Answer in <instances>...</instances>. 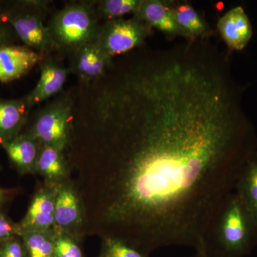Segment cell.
Here are the masks:
<instances>
[{
    "label": "cell",
    "instance_id": "obj_7",
    "mask_svg": "<svg viewBox=\"0 0 257 257\" xmlns=\"http://www.w3.org/2000/svg\"><path fill=\"white\" fill-rule=\"evenodd\" d=\"M85 207L70 178L58 184L55 199V228L82 238L85 235Z\"/></svg>",
    "mask_w": 257,
    "mask_h": 257
},
{
    "label": "cell",
    "instance_id": "obj_12",
    "mask_svg": "<svg viewBox=\"0 0 257 257\" xmlns=\"http://www.w3.org/2000/svg\"><path fill=\"white\" fill-rule=\"evenodd\" d=\"M74 55L72 68L85 82L101 79L111 66L112 58L106 55L95 41L84 45Z\"/></svg>",
    "mask_w": 257,
    "mask_h": 257
},
{
    "label": "cell",
    "instance_id": "obj_8",
    "mask_svg": "<svg viewBox=\"0 0 257 257\" xmlns=\"http://www.w3.org/2000/svg\"><path fill=\"white\" fill-rule=\"evenodd\" d=\"M57 187L58 184L45 182L35 192L26 214L18 224L20 234L23 231L54 229Z\"/></svg>",
    "mask_w": 257,
    "mask_h": 257
},
{
    "label": "cell",
    "instance_id": "obj_5",
    "mask_svg": "<svg viewBox=\"0 0 257 257\" xmlns=\"http://www.w3.org/2000/svg\"><path fill=\"white\" fill-rule=\"evenodd\" d=\"M23 8L8 15L7 20L25 46L45 57L54 49H57L44 20L47 3L27 1L23 2Z\"/></svg>",
    "mask_w": 257,
    "mask_h": 257
},
{
    "label": "cell",
    "instance_id": "obj_24",
    "mask_svg": "<svg viewBox=\"0 0 257 257\" xmlns=\"http://www.w3.org/2000/svg\"><path fill=\"white\" fill-rule=\"evenodd\" d=\"M20 235L18 224L0 212V243Z\"/></svg>",
    "mask_w": 257,
    "mask_h": 257
},
{
    "label": "cell",
    "instance_id": "obj_26",
    "mask_svg": "<svg viewBox=\"0 0 257 257\" xmlns=\"http://www.w3.org/2000/svg\"><path fill=\"white\" fill-rule=\"evenodd\" d=\"M8 192L6 189L0 188V207L3 205L7 197H8Z\"/></svg>",
    "mask_w": 257,
    "mask_h": 257
},
{
    "label": "cell",
    "instance_id": "obj_14",
    "mask_svg": "<svg viewBox=\"0 0 257 257\" xmlns=\"http://www.w3.org/2000/svg\"><path fill=\"white\" fill-rule=\"evenodd\" d=\"M12 163L22 175L36 174L41 144L30 134H20L2 145Z\"/></svg>",
    "mask_w": 257,
    "mask_h": 257
},
{
    "label": "cell",
    "instance_id": "obj_13",
    "mask_svg": "<svg viewBox=\"0 0 257 257\" xmlns=\"http://www.w3.org/2000/svg\"><path fill=\"white\" fill-rule=\"evenodd\" d=\"M173 1L143 0L133 16L138 17L150 28H156L171 39L180 36L174 15Z\"/></svg>",
    "mask_w": 257,
    "mask_h": 257
},
{
    "label": "cell",
    "instance_id": "obj_4",
    "mask_svg": "<svg viewBox=\"0 0 257 257\" xmlns=\"http://www.w3.org/2000/svg\"><path fill=\"white\" fill-rule=\"evenodd\" d=\"M73 104L68 96H61L37 114L28 133L41 145L65 151L70 144Z\"/></svg>",
    "mask_w": 257,
    "mask_h": 257
},
{
    "label": "cell",
    "instance_id": "obj_15",
    "mask_svg": "<svg viewBox=\"0 0 257 257\" xmlns=\"http://www.w3.org/2000/svg\"><path fill=\"white\" fill-rule=\"evenodd\" d=\"M174 15L181 37L185 40L209 38L212 30L201 15L187 2L173 1Z\"/></svg>",
    "mask_w": 257,
    "mask_h": 257
},
{
    "label": "cell",
    "instance_id": "obj_11",
    "mask_svg": "<svg viewBox=\"0 0 257 257\" xmlns=\"http://www.w3.org/2000/svg\"><path fill=\"white\" fill-rule=\"evenodd\" d=\"M217 30L231 51L243 50L253 35L251 22L241 6L235 7L225 13L218 21Z\"/></svg>",
    "mask_w": 257,
    "mask_h": 257
},
{
    "label": "cell",
    "instance_id": "obj_16",
    "mask_svg": "<svg viewBox=\"0 0 257 257\" xmlns=\"http://www.w3.org/2000/svg\"><path fill=\"white\" fill-rule=\"evenodd\" d=\"M64 152L56 147L42 145L35 172L43 177L45 183L60 184L69 178L70 166Z\"/></svg>",
    "mask_w": 257,
    "mask_h": 257
},
{
    "label": "cell",
    "instance_id": "obj_19",
    "mask_svg": "<svg viewBox=\"0 0 257 257\" xmlns=\"http://www.w3.org/2000/svg\"><path fill=\"white\" fill-rule=\"evenodd\" d=\"M27 257H55L54 231H27L20 233Z\"/></svg>",
    "mask_w": 257,
    "mask_h": 257
},
{
    "label": "cell",
    "instance_id": "obj_6",
    "mask_svg": "<svg viewBox=\"0 0 257 257\" xmlns=\"http://www.w3.org/2000/svg\"><path fill=\"white\" fill-rule=\"evenodd\" d=\"M152 29L138 17L109 20L101 26L95 42L111 57L143 46Z\"/></svg>",
    "mask_w": 257,
    "mask_h": 257
},
{
    "label": "cell",
    "instance_id": "obj_27",
    "mask_svg": "<svg viewBox=\"0 0 257 257\" xmlns=\"http://www.w3.org/2000/svg\"><path fill=\"white\" fill-rule=\"evenodd\" d=\"M194 257H215V256H209V255H195Z\"/></svg>",
    "mask_w": 257,
    "mask_h": 257
},
{
    "label": "cell",
    "instance_id": "obj_20",
    "mask_svg": "<svg viewBox=\"0 0 257 257\" xmlns=\"http://www.w3.org/2000/svg\"><path fill=\"white\" fill-rule=\"evenodd\" d=\"M143 0H103L96 3L98 18L106 21L124 18L125 15H135Z\"/></svg>",
    "mask_w": 257,
    "mask_h": 257
},
{
    "label": "cell",
    "instance_id": "obj_2",
    "mask_svg": "<svg viewBox=\"0 0 257 257\" xmlns=\"http://www.w3.org/2000/svg\"><path fill=\"white\" fill-rule=\"evenodd\" d=\"M257 246V226L234 192L216 220L207 241V255L244 257Z\"/></svg>",
    "mask_w": 257,
    "mask_h": 257
},
{
    "label": "cell",
    "instance_id": "obj_18",
    "mask_svg": "<svg viewBox=\"0 0 257 257\" xmlns=\"http://www.w3.org/2000/svg\"><path fill=\"white\" fill-rule=\"evenodd\" d=\"M234 192L257 226V153L243 169Z\"/></svg>",
    "mask_w": 257,
    "mask_h": 257
},
{
    "label": "cell",
    "instance_id": "obj_22",
    "mask_svg": "<svg viewBox=\"0 0 257 257\" xmlns=\"http://www.w3.org/2000/svg\"><path fill=\"white\" fill-rule=\"evenodd\" d=\"M55 257H85L81 238L66 231L53 229Z\"/></svg>",
    "mask_w": 257,
    "mask_h": 257
},
{
    "label": "cell",
    "instance_id": "obj_23",
    "mask_svg": "<svg viewBox=\"0 0 257 257\" xmlns=\"http://www.w3.org/2000/svg\"><path fill=\"white\" fill-rule=\"evenodd\" d=\"M0 257H27L20 236H14L0 243Z\"/></svg>",
    "mask_w": 257,
    "mask_h": 257
},
{
    "label": "cell",
    "instance_id": "obj_1",
    "mask_svg": "<svg viewBox=\"0 0 257 257\" xmlns=\"http://www.w3.org/2000/svg\"><path fill=\"white\" fill-rule=\"evenodd\" d=\"M243 94L227 64L194 47L145 51L120 66L89 99L92 159L72 179L85 234L148 255L168 246L207 255L213 227L257 153Z\"/></svg>",
    "mask_w": 257,
    "mask_h": 257
},
{
    "label": "cell",
    "instance_id": "obj_21",
    "mask_svg": "<svg viewBox=\"0 0 257 257\" xmlns=\"http://www.w3.org/2000/svg\"><path fill=\"white\" fill-rule=\"evenodd\" d=\"M99 257H150L133 245L117 238L101 237Z\"/></svg>",
    "mask_w": 257,
    "mask_h": 257
},
{
    "label": "cell",
    "instance_id": "obj_9",
    "mask_svg": "<svg viewBox=\"0 0 257 257\" xmlns=\"http://www.w3.org/2000/svg\"><path fill=\"white\" fill-rule=\"evenodd\" d=\"M45 57L28 47L6 45L0 47V82L21 78Z\"/></svg>",
    "mask_w": 257,
    "mask_h": 257
},
{
    "label": "cell",
    "instance_id": "obj_3",
    "mask_svg": "<svg viewBox=\"0 0 257 257\" xmlns=\"http://www.w3.org/2000/svg\"><path fill=\"white\" fill-rule=\"evenodd\" d=\"M98 18L96 3L92 2H79L64 7L47 25L56 48L74 53L95 41L101 28Z\"/></svg>",
    "mask_w": 257,
    "mask_h": 257
},
{
    "label": "cell",
    "instance_id": "obj_10",
    "mask_svg": "<svg viewBox=\"0 0 257 257\" xmlns=\"http://www.w3.org/2000/svg\"><path fill=\"white\" fill-rule=\"evenodd\" d=\"M68 73V69L59 61L45 59L41 64L40 79L32 92L24 98L28 107L31 109L58 94L65 84Z\"/></svg>",
    "mask_w": 257,
    "mask_h": 257
},
{
    "label": "cell",
    "instance_id": "obj_17",
    "mask_svg": "<svg viewBox=\"0 0 257 257\" xmlns=\"http://www.w3.org/2000/svg\"><path fill=\"white\" fill-rule=\"evenodd\" d=\"M30 108L25 99H0V145L20 135Z\"/></svg>",
    "mask_w": 257,
    "mask_h": 257
},
{
    "label": "cell",
    "instance_id": "obj_25",
    "mask_svg": "<svg viewBox=\"0 0 257 257\" xmlns=\"http://www.w3.org/2000/svg\"><path fill=\"white\" fill-rule=\"evenodd\" d=\"M10 40V32L5 25L0 23V47L8 45Z\"/></svg>",
    "mask_w": 257,
    "mask_h": 257
}]
</instances>
